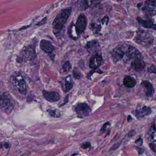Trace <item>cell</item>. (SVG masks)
<instances>
[{"instance_id": "7a4b0ae2", "label": "cell", "mask_w": 156, "mask_h": 156, "mask_svg": "<svg viewBox=\"0 0 156 156\" xmlns=\"http://www.w3.org/2000/svg\"><path fill=\"white\" fill-rule=\"evenodd\" d=\"M15 105V101L8 92L0 93V108L3 112L10 115Z\"/></svg>"}, {"instance_id": "8992f818", "label": "cell", "mask_w": 156, "mask_h": 156, "mask_svg": "<svg viewBox=\"0 0 156 156\" xmlns=\"http://www.w3.org/2000/svg\"><path fill=\"white\" fill-rule=\"evenodd\" d=\"M36 58V55L34 48L29 45L24 47L17 59L19 60L18 62H33Z\"/></svg>"}, {"instance_id": "3957f363", "label": "cell", "mask_w": 156, "mask_h": 156, "mask_svg": "<svg viewBox=\"0 0 156 156\" xmlns=\"http://www.w3.org/2000/svg\"><path fill=\"white\" fill-rule=\"evenodd\" d=\"M136 43L144 47H148L153 43L154 37L147 31L139 30L137 31L135 39Z\"/></svg>"}, {"instance_id": "d590c367", "label": "cell", "mask_w": 156, "mask_h": 156, "mask_svg": "<svg viewBox=\"0 0 156 156\" xmlns=\"http://www.w3.org/2000/svg\"><path fill=\"white\" fill-rule=\"evenodd\" d=\"M132 119V117H131V115H129V116L128 117V118H127L128 121H129V120H131V119Z\"/></svg>"}, {"instance_id": "1f68e13d", "label": "cell", "mask_w": 156, "mask_h": 156, "mask_svg": "<svg viewBox=\"0 0 156 156\" xmlns=\"http://www.w3.org/2000/svg\"><path fill=\"white\" fill-rule=\"evenodd\" d=\"M108 23V18L107 17H105L102 20V23L103 25L107 24Z\"/></svg>"}, {"instance_id": "5bb4252c", "label": "cell", "mask_w": 156, "mask_h": 156, "mask_svg": "<svg viewBox=\"0 0 156 156\" xmlns=\"http://www.w3.org/2000/svg\"><path fill=\"white\" fill-rule=\"evenodd\" d=\"M136 20L139 24L144 28L156 30V24L151 20H143L142 18L138 17Z\"/></svg>"}, {"instance_id": "8d00e7d4", "label": "cell", "mask_w": 156, "mask_h": 156, "mask_svg": "<svg viewBox=\"0 0 156 156\" xmlns=\"http://www.w3.org/2000/svg\"><path fill=\"white\" fill-rule=\"evenodd\" d=\"M142 5V3H138V4L137 5V7L138 8H140V7H141V5Z\"/></svg>"}, {"instance_id": "74e56055", "label": "cell", "mask_w": 156, "mask_h": 156, "mask_svg": "<svg viewBox=\"0 0 156 156\" xmlns=\"http://www.w3.org/2000/svg\"><path fill=\"white\" fill-rule=\"evenodd\" d=\"M3 147V144L2 143H0V148H2Z\"/></svg>"}, {"instance_id": "7c38bea8", "label": "cell", "mask_w": 156, "mask_h": 156, "mask_svg": "<svg viewBox=\"0 0 156 156\" xmlns=\"http://www.w3.org/2000/svg\"><path fill=\"white\" fill-rule=\"evenodd\" d=\"M43 96L48 102H56L59 101L61 98L60 94L55 91H47L43 90L42 92Z\"/></svg>"}, {"instance_id": "44dd1931", "label": "cell", "mask_w": 156, "mask_h": 156, "mask_svg": "<svg viewBox=\"0 0 156 156\" xmlns=\"http://www.w3.org/2000/svg\"><path fill=\"white\" fill-rule=\"evenodd\" d=\"M99 47V43L97 40L89 41L86 44V48L91 51H94L96 50H98Z\"/></svg>"}, {"instance_id": "4dcf8cb0", "label": "cell", "mask_w": 156, "mask_h": 156, "mask_svg": "<svg viewBox=\"0 0 156 156\" xmlns=\"http://www.w3.org/2000/svg\"><path fill=\"white\" fill-rule=\"evenodd\" d=\"M135 143L138 146H141L142 145V143H143V140L141 138H139L137 139L135 141Z\"/></svg>"}, {"instance_id": "9c48e42d", "label": "cell", "mask_w": 156, "mask_h": 156, "mask_svg": "<svg viewBox=\"0 0 156 156\" xmlns=\"http://www.w3.org/2000/svg\"><path fill=\"white\" fill-rule=\"evenodd\" d=\"M40 47L41 50L47 54L51 59L54 58L55 49L51 41L46 40H42L40 42Z\"/></svg>"}, {"instance_id": "4316f807", "label": "cell", "mask_w": 156, "mask_h": 156, "mask_svg": "<svg viewBox=\"0 0 156 156\" xmlns=\"http://www.w3.org/2000/svg\"><path fill=\"white\" fill-rule=\"evenodd\" d=\"M82 74L80 72H78L76 70H74L73 71V76L75 78L79 79L82 76Z\"/></svg>"}, {"instance_id": "ffe728a7", "label": "cell", "mask_w": 156, "mask_h": 156, "mask_svg": "<svg viewBox=\"0 0 156 156\" xmlns=\"http://www.w3.org/2000/svg\"><path fill=\"white\" fill-rule=\"evenodd\" d=\"M94 1H79L76 3L77 8L80 10L85 11L90 7L93 4Z\"/></svg>"}, {"instance_id": "484cf974", "label": "cell", "mask_w": 156, "mask_h": 156, "mask_svg": "<svg viewBox=\"0 0 156 156\" xmlns=\"http://www.w3.org/2000/svg\"><path fill=\"white\" fill-rule=\"evenodd\" d=\"M81 147L83 149H87L90 148L91 147V143L88 141H86L81 144Z\"/></svg>"}, {"instance_id": "52a82bcc", "label": "cell", "mask_w": 156, "mask_h": 156, "mask_svg": "<svg viewBox=\"0 0 156 156\" xmlns=\"http://www.w3.org/2000/svg\"><path fill=\"white\" fill-rule=\"evenodd\" d=\"M75 111L77 116L80 118H84L89 115L91 113V108L85 103H80L75 107Z\"/></svg>"}, {"instance_id": "ba28073f", "label": "cell", "mask_w": 156, "mask_h": 156, "mask_svg": "<svg viewBox=\"0 0 156 156\" xmlns=\"http://www.w3.org/2000/svg\"><path fill=\"white\" fill-rule=\"evenodd\" d=\"M87 25L86 17L83 13H81L78 16L75 26L76 34L78 36L84 32Z\"/></svg>"}, {"instance_id": "2e32d148", "label": "cell", "mask_w": 156, "mask_h": 156, "mask_svg": "<svg viewBox=\"0 0 156 156\" xmlns=\"http://www.w3.org/2000/svg\"><path fill=\"white\" fill-rule=\"evenodd\" d=\"M146 67V64L143 59H137L131 62V68L135 71L143 70Z\"/></svg>"}, {"instance_id": "d4e9b609", "label": "cell", "mask_w": 156, "mask_h": 156, "mask_svg": "<svg viewBox=\"0 0 156 156\" xmlns=\"http://www.w3.org/2000/svg\"><path fill=\"white\" fill-rule=\"evenodd\" d=\"M72 68V66L69 61L65 62L62 64V68L65 72H68Z\"/></svg>"}, {"instance_id": "f546056e", "label": "cell", "mask_w": 156, "mask_h": 156, "mask_svg": "<svg viewBox=\"0 0 156 156\" xmlns=\"http://www.w3.org/2000/svg\"><path fill=\"white\" fill-rule=\"evenodd\" d=\"M109 125H110V124H109V122H106V123L104 124V125L102 126V128H101V129H100V132L103 133V132H105L108 126H109Z\"/></svg>"}, {"instance_id": "e575fe53", "label": "cell", "mask_w": 156, "mask_h": 156, "mask_svg": "<svg viewBox=\"0 0 156 156\" xmlns=\"http://www.w3.org/2000/svg\"><path fill=\"white\" fill-rule=\"evenodd\" d=\"M135 135H136V132H135V130H132L129 131V133L128 136L129 137H132Z\"/></svg>"}, {"instance_id": "7402d4cb", "label": "cell", "mask_w": 156, "mask_h": 156, "mask_svg": "<svg viewBox=\"0 0 156 156\" xmlns=\"http://www.w3.org/2000/svg\"><path fill=\"white\" fill-rule=\"evenodd\" d=\"M47 112L48 113L49 116L51 117H61V113L58 109H49L47 110Z\"/></svg>"}, {"instance_id": "ac0fdd59", "label": "cell", "mask_w": 156, "mask_h": 156, "mask_svg": "<svg viewBox=\"0 0 156 156\" xmlns=\"http://www.w3.org/2000/svg\"><path fill=\"white\" fill-rule=\"evenodd\" d=\"M151 113V109L149 107L144 106L140 109L136 110V115L138 118H142L146 115H149Z\"/></svg>"}, {"instance_id": "cb8c5ba5", "label": "cell", "mask_w": 156, "mask_h": 156, "mask_svg": "<svg viewBox=\"0 0 156 156\" xmlns=\"http://www.w3.org/2000/svg\"><path fill=\"white\" fill-rule=\"evenodd\" d=\"M101 28L100 25H97L96 23H93L91 25V29L94 34L98 33L100 31Z\"/></svg>"}, {"instance_id": "8fae6325", "label": "cell", "mask_w": 156, "mask_h": 156, "mask_svg": "<svg viewBox=\"0 0 156 156\" xmlns=\"http://www.w3.org/2000/svg\"><path fill=\"white\" fill-rule=\"evenodd\" d=\"M103 57L102 55L99 53L96 52L90 58L89 64V67L94 70H96L101 65Z\"/></svg>"}, {"instance_id": "4fadbf2b", "label": "cell", "mask_w": 156, "mask_h": 156, "mask_svg": "<svg viewBox=\"0 0 156 156\" xmlns=\"http://www.w3.org/2000/svg\"><path fill=\"white\" fill-rule=\"evenodd\" d=\"M61 86L63 91L65 93H67L72 89L73 86V83L71 75L65 78L61 82Z\"/></svg>"}, {"instance_id": "f1b7e54d", "label": "cell", "mask_w": 156, "mask_h": 156, "mask_svg": "<svg viewBox=\"0 0 156 156\" xmlns=\"http://www.w3.org/2000/svg\"><path fill=\"white\" fill-rule=\"evenodd\" d=\"M149 146L152 151L154 152H156V144L155 140H154V142L150 143Z\"/></svg>"}, {"instance_id": "277c9868", "label": "cell", "mask_w": 156, "mask_h": 156, "mask_svg": "<svg viewBox=\"0 0 156 156\" xmlns=\"http://www.w3.org/2000/svg\"><path fill=\"white\" fill-rule=\"evenodd\" d=\"M137 59H143L142 55L138 50L128 44H124V55L123 61L128 62Z\"/></svg>"}, {"instance_id": "5b68a950", "label": "cell", "mask_w": 156, "mask_h": 156, "mask_svg": "<svg viewBox=\"0 0 156 156\" xmlns=\"http://www.w3.org/2000/svg\"><path fill=\"white\" fill-rule=\"evenodd\" d=\"M11 81L19 93L25 94L27 91V85L23 76L19 73H15L11 77Z\"/></svg>"}, {"instance_id": "603a6c76", "label": "cell", "mask_w": 156, "mask_h": 156, "mask_svg": "<svg viewBox=\"0 0 156 156\" xmlns=\"http://www.w3.org/2000/svg\"><path fill=\"white\" fill-rule=\"evenodd\" d=\"M156 126L155 124H154L152 126L150 129L148 131L149 137L151 138V139L153 140V139H155V132H156Z\"/></svg>"}, {"instance_id": "30bf717a", "label": "cell", "mask_w": 156, "mask_h": 156, "mask_svg": "<svg viewBox=\"0 0 156 156\" xmlns=\"http://www.w3.org/2000/svg\"><path fill=\"white\" fill-rule=\"evenodd\" d=\"M124 55V44L119 45L111 52V56L114 63L123 60Z\"/></svg>"}, {"instance_id": "836d02e7", "label": "cell", "mask_w": 156, "mask_h": 156, "mask_svg": "<svg viewBox=\"0 0 156 156\" xmlns=\"http://www.w3.org/2000/svg\"><path fill=\"white\" fill-rule=\"evenodd\" d=\"M3 147L6 149L9 148L11 147V144L9 142H4L3 144Z\"/></svg>"}, {"instance_id": "83f0119b", "label": "cell", "mask_w": 156, "mask_h": 156, "mask_svg": "<svg viewBox=\"0 0 156 156\" xmlns=\"http://www.w3.org/2000/svg\"><path fill=\"white\" fill-rule=\"evenodd\" d=\"M148 72L150 73L155 74L156 73V68L155 65H152L148 68Z\"/></svg>"}, {"instance_id": "d6986e66", "label": "cell", "mask_w": 156, "mask_h": 156, "mask_svg": "<svg viewBox=\"0 0 156 156\" xmlns=\"http://www.w3.org/2000/svg\"><path fill=\"white\" fill-rule=\"evenodd\" d=\"M123 84L128 88H133L136 84V81L132 76H126L123 80Z\"/></svg>"}, {"instance_id": "6da1fadb", "label": "cell", "mask_w": 156, "mask_h": 156, "mask_svg": "<svg viewBox=\"0 0 156 156\" xmlns=\"http://www.w3.org/2000/svg\"><path fill=\"white\" fill-rule=\"evenodd\" d=\"M71 8H66L61 11L55 17L52 23V30L55 35L59 34L62 31L65 23L72 13Z\"/></svg>"}, {"instance_id": "d6a6232c", "label": "cell", "mask_w": 156, "mask_h": 156, "mask_svg": "<svg viewBox=\"0 0 156 156\" xmlns=\"http://www.w3.org/2000/svg\"><path fill=\"white\" fill-rule=\"evenodd\" d=\"M136 149L137 151L138 152L139 154V155H140V154H142V153H143L144 152V150L142 148H141L139 147L138 146H137V147H136Z\"/></svg>"}, {"instance_id": "9a60e30c", "label": "cell", "mask_w": 156, "mask_h": 156, "mask_svg": "<svg viewBox=\"0 0 156 156\" xmlns=\"http://www.w3.org/2000/svg\"><path fill=\"white\" fill-rule=\"evenodd\" d=\"M141 86L144 89L146 95L151 97L154 93V88L152 84L147 80H144L141 83Z\"/></svg>"}, {"instance_id": "e0dca14e", "label": "cell", "mask_w": 156, "mask_h": 156, "mask_svg": "<svg viewBox=\"0 0 156 156\" xmlns=\"http://www.w3.org/2000/svg\"><path fill=\"white\" fill-rule=\"evenodd\" d=\"M156 3L155 2L147 1L142 8V11L149 13H153L156 10Z\"/></svg>"}]
</instances>
